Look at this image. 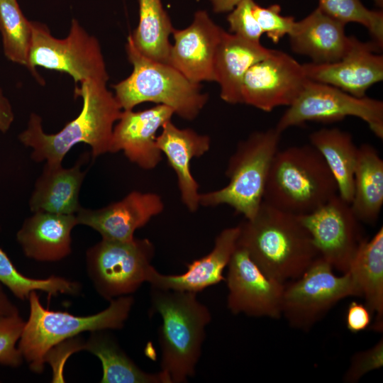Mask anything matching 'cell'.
I'll return each instance as SVG.
<instances>
[{
  "instance_id": "obj_1",
  "label": "cell",
  "mask_w": 383,
  "mask_h": 383,
  "mask_svg": "<svg viewBox=\"0 0 383 383\" xmlns=\"http://www.w3.org/2000/svg\"><path fill=\"white\" fill-rule=\"evenodd\" d=\"M107 82L89 79L76 84L74 97H81L83 105L79 114L57 133L48 134L42 127L41 118L30 114L27 128L19 134V140L33 149L31 158L46 161L51 165L62 162L75 145L84 143L96 158L110 152L113 129L123 109L106 87Z\"/></svg>"
},
{
  "instance_id": "obj_2",
  "label": "cell",
  "mask_w": 383,
  "mask_h": 383,
  "mask_svg": "<svg viewBox=\"0 0 383 383\" xmlns=\"http://www.w3.org/2000/svg\"><path fill=\"white\" fill-rule=\"evenodd\" d=\"M237 246L267 276L281 282L300 277L319 256L297 216L262 201L255 216L238 224Z\"/></svg>"
},
{
  "instance_id": "obj_3",
  "label": "cell",
  "mask_w": 383,
  "mask_h": 383,
  "mask_svg": "<svg viewBox=\"0 0 383 383\" xmlns=\"http://www.w3.org/2000/svg\"><path fill=\"white\" fill-rule=\"evenodd\" d=\"M150 298L151 312L162 318L160 372L167 383L187 382L195 374L211 313L196 293L151 287Z\"/></svg>"
},
{
  "instance_id": "obj_4",
  "label": "cell",
  "mask_w": 383,
  "mask_h": 383,
  "mask_svg": "<svg viewBox=\"0 0 383 383\" xmlns=\"http://www.w3.org/2000/svg\"><path fill=\"white\" fill-rule=\"evenodd\" d=\"M337 194L336 181L325 160L308 144L278 150L270 166L263 201L301 216L313 211Z\"/></svg>"
},
{
  "instance_id": "obj_5",
  "label": "cell",
  "mask_w": 383,
  "mask_h": 383,
  "mask_svg": "<svg viewBox=\"0 0 383 383\" xmlns=\"http://www.w3.org/2000/svg\"><path fill=\"white\" fill-rule=\"evenodd\" d=\"M126 49L133 71L113 85L114 96L123 110L153 102L171 108L185 120L192 121L199 116L209 99L208 94L201 91L200 84L191 82L170 65L143 55L130 35Z\"/></svg>"
},
{
  "instance_id": "obj_6",
  "label": "cell",
  "mask_w": 383,
  "mask_h": 383,
  "mask_svg": "<svg viewBox=\"0 0 383 383\" xmlns=\"http://www.w3.org/2000/svg\"><path fill=\"white\" fill-rule=\"evenodd\" d=\"M28 300L30 314L18 348L30 370L37 373L43 372L54 347L65 340L84 331L122 328L134 301L131 296H121L111 299L109 307L99 313L77 316L45 309L35 291Z\"/></svg>"
},
{
  "instance_id": "obj_7",
  "label": "cell",
  "mask_w": 383,
  "mask_h": 383,
  "mask_svg": "<svg viewBox=\"0 0 383 383\" xmlns=\"http://www.w3.org/2000/svg\"><path fill=\"white\" fill-rule=\"evenodd\" d=\"M282 133L275 127L255 131L240 140L230 157L223 187L200 194V206L228 205L245 219L253 218L263 201L272 160L278 151Z\"/></svg>"
},
{
  "instance_id": "obj_8",
  "label": "cell",
  "mask_w": 383,
  "mask_h": 383,
  "mask_svg": "<svg viewBox=\"0 0 383 383\" xmlns=\"http://www.w3.org/2000/svg\"><path fill=\"white\" fill-rule=\"evenodd\" d=\"M32 22V43L28 70L40 83L44 81L35 67L65 72L78 84L86 80L107 82L109 74L98 40L89 35L76 19H72L68 35L52 36L48 26Z\"/></svg>"
},
{
  "instance_id": "obj_9",
  "label": "cell",
  "mask_w": 383,
  "mask_h": 383,
  "mask_svg": "<svg viewBox=\"0 0 383 383\" xmlns=\"http://www.w3.org/2000/svg\"><path fill=\"white\" fill-rule=\"evenodd\" d=\"M318 256L298 278L284 283L282 316L295 328L308 331L338 302L358 296L348 272L335 275Z\"/></svg>"
},
{
  "instance_id": "obj_10",
  "label": "cell",
  "mask_w": 383,
  "mask_h": 383,
  "mask_svg": "<svg viewBox=\"0 0 383 383\" xmlns=\"http://www.w3.org/2000/svg\"><path fill=\"white\" fill-rule=\"evenodd\" d=\"M348 116L362 119L377 137L383 138L382 101L367 96L356 97L333 86L309 79L275 128L282 133L307 121L329 123Z\"/></svg>"
},
{
  "instance_id": "obj_11",
  "label": "cell",
  "mask_w": 383,
  "mask_h": 383,
  "mask_svg": "<svg viewBox=\"0 0 383 383\" xmlns=\"http://www.w3.org/2000/svg\"><path fill=\"white\" fill-rule=\"evenodd\" d=\"M154 255V245L148 238H102L87 250L88 274L98 293L111 301L135 292L146 282Z\"/></svg>"
},
{
  "instance_id": "obj_12",
  "label": "cell",
  "mask_w": 383,
  "mask_h": 383,
  "mask_svg": "<svg viewBox=\"0 0 383 383\" xmlns=\"http://www.w3.org/2000/svg\"><path fill=\"white\" fill-rule=\"evenodd\" d=\"M322 258L345 273L365 239L350 204L338 194L313 211L297 216Z\"/></svg>"
},
{
  "instance_id": "obj_13",
  "label": "cell",
  "mask_w": 383,
  "mask_h": 383,
  "mask_svg": "<svg viewBox=\"0 0 383 383\" xmlns=\"http://www.w3.org/2000/svg\"><path fill=\"white\" fill-rule=\"evenodd\" d=\"M307 79L303 65L276 50L252 65L241 86L240 104L265 112L290 106L303 91Z\"/></svg>"
},
{
  "instance_id": "obj_14",
  "label": "cell",
  "mask_w": 383,
  "mask_h": 383,
  "mask_svg": "<svg viewBox=\"0 0 383 383\" xmlns=\"http://www.w3.org/2000/svg\"><path fill=\"white\" fill-rule=\"evenodd\" d=\"M227 306L233 314L279 318L284 283L265 274L247 251L237 246L228 264Z\"/></svg>"
},
{
  "instance_id": "obj_15",
  "label": "cell",
  "mask_w": 383,
  "mask_h": 383,
  "mask_svg": "<svg viewBox=\"0 0 383 383\" xmlns=\"http://www.w3.org/2000/svg\"><path fill=\"white\" fill-rule=\"evenodd\" d=\"M223 30L206 11H196L188 27L173 29L168 64L192 82H215V59Z\"/></svg>"
},
{
  "instance_id": "obj_16",
  "label": "cell",
  "mask_w": 383,
  "mask_h": 383,
  "mask_svg": "<svg viewBox=\"0 0 383 383\" xmlns=\"http://www.w3.org/2000/svg\"><path fill=\"white\" fill-rule=\"evenodd\" d=\"M382 48L374 41L356 38L350 50L338 61L303 64L308 79L337 87L354 96L364 97L367 91L383 79Z\"/></svg>"
},
{
  "instance_id": "obj_17",
  "label": "cell",
  "mask_w": 383,
  "mask_h": 383,
  "mask_svg": "<svg viewBox=\"0 0 383 383\" xmlns=\"http://www.w3.org/2000/svg\"><path fill=\"white\" fill-rule=\"evenodd\" d=\"M165 209L162 197L153 192L132 191L121 200L99 209L81 206L76 213L77 223L91 227L103 239L130 241L134 233L145 226Z\"/></svg>"
},
{
  "instance_id": "obj_18",
  "label": "cell",
  "mask_w": 383,
  "mask_h": 383,
  "mask_svg": "<svg viewBox=\"0 0 383 383\" xmlns=\"http://www.w3.org/2000/svg\"><path fill=\"white\" fill-rule=\"evenodd\" d=\"M174 114L162 104L138 111L123 110L113 129L110 152L122 151L140 168L155 169L162 155L157 145V132Z\"/></svg>"
},
{
  "instance_id": "obj_19",
  "label": "cell",
  "mask_w": 383,
  "mask_h": 383,
  "mask_svg": "<svg viewBox=\"0 0 383 383\" xmlns=\"http://www.w3.org/2000/svg\"><path fill=\"white\" fill-rule=\"evenodd\" d=\"M239 232L238 225L221 231L211 252L187 265V270L181 274H162L151 265L146 282L155 289L196 294L218 284L225 280L223 272L236 248Z\"/></svg>"
},
{
  "instance_id": "obj_20",
  "label": "cell",
  "mask_w": 383,
  "mask_h": 383,
  "mask_svg": "<svg viewBox=\"0 0 383 383\" xmlns=\"http://www.w3.org/2000/svg\"><path fill=\"white\" fill-rule=\"evenodd\" d=\"M157 145L177 175L182 204L189 211L196 212L200 206L201 193L199 184L191 172V162L209 152L210 137L192 128H179L170 120L157 136Z\"/></svg>"
},
{
  "instance_id": "obj_21",
  "label": "cell",
  "mask_w": 383,
  "mask_h": 383,
  "mask_svg": "<svg viewBox=\"0 0 383 383\" xmlns=\"http://www.w3.org/2000/svg\"><path fill=\"white\" fill-rule=\"evenodd\" d=\"M345 25L326 14L318 7L299 21L288 35L293 52L309 57L313 63L340 60L356 38L348 36Z\"/></svg>"
},
{
  "instance_id": "obj_22",
  "label": "cell",
  "mask_w": 383,
  "mask_h": 383,
  "mask_svg": "<svg viewBox=\"0 0 383 383\" xmlns=\"http://www.w3.org/2000/svg\"><path fill=\"white\" fill-rule=\"evenodd\" d=\"M76 225L75 214L38 211L25 220L16 238L27 257L58 261L71 252V233Z\"/></svg>"
},
{
  "instance_id": "obj_23",
  "label": "cell",
  "mask_w": 383,
  "mask_h": 383,
  "mask_svg": "<svg viewBox=\"0 0 383 383\" xmlns=\"http://www.w3.org/2000/svg\"><path fill=\"white\" fill-rule=\"evenodd\" d=\"M87 158L83 154L70 168L45 163L29 201L30 211L76 214L81 208L79 194L87 172L81 167Z\"/></svg>"
},
{
  "instance_id": "obj_24",
  "label": "cell",
  "mask_w": 383,
  "mask_h": 383,
  "mask_svg": "<svg viewBox=\"0 0 383 383\" xmlns=\"http://www.w3.org/2000/svg\"><path fill=\"white\" fill-rule=\"evenodd\" d=\"M271 51L260 43H253L223 30L214 64L215 82L219 84L222 100L231 104H240L245 73Z\"/></svg>"
},
{
  "instance_id": "obj_25",
  "label": "cell",
  "mask_w": 383,
  "mask_h": 383,
  "mask_svg": "<svg viewBox=\"0 0 383 383\" xmlns=\"http://www.w3.org/2000/svg\"><path fill=\"white\" fill-rule=\"evenodd\" d=\"M357 292L375 321L372 329H383V228L370 239L365 238L352 259L348 271Z\"/></svg>"
},
{
  "instance_id": "obj_26",
  "label": "cell",
  "mask_w": 383,
  "mask_h": 383,
  "mask_svg": "<svg viewBox=\"0 0 383 383\" xmlns=\"http://www.w3.org/2000/svg\"><path fill=\"white\" fill-rule=\"evenodd\" d=\"M350 206L360 222L374 224L383 205V160L370 144L358 147Z\"/></svg>"
},
{
  "instance_id": "obj_27",
  "label": "cell",
  "mask_w": 383,
  "mask_h": 383,
  "mask_svg": "<svg viewBox=\"0 0 383 383\" xmlns=\"http://www.w3.org/2000/svg\"><path fill=\"white\" fill-rule=\"evenodd\" d=\"M309 140L321 155L335 178L338 195L350 204L358 150L353 135L338 128H323L311 133Z\"/></svg>"
},
{
  "instance_id": "obj_28",
  "label": "cell",
  "mask_w": 383,
  "mask_h": 383,
  "mask_svg": "<svg viewBox=\"0 0 383 383\" xmlns=\"http://www.w3.org/2000/svg\"><path fill=\"white\" fill-rule=\"evenodd\" d=\"M82 349L100 360L103 368L102 383H167L160 371L148 373L138 367L112 336L104 331L92 332L88 341L82 344Z\"/></svg>"
},
{
  "instance_id": "obj_29",
  "label": "cell",
  "mask_w": 383,
  "mask_h": 383,
  "mask_svg": "<svg viewBox=\"0 0 383 383\" xmlns=\"http://www.w3.org/2000/svg\"><path fill=\"white\" fill-rule=\"evenodd\" d=\"M139 21L130 35L133 45L143 55L168 64L174 28L161 0H138Z\"/></svg>"
},
{
  "instance_id": "obj_30",
  "label": "cell",
  "mask_w": 383,
  "mask_h": 383,
  "mask_svg": "<svg viewBox=\"0 0 383 383\" xmlns=\"http://www.w3.org/2000/svg\"><path fill=\"white\" fill-rule=\"evenodd\" d=\"M0 32L7 59L28 69L32 22L24 16L17 0H0Z\"/></svg>"
},
{
  "instance_id": "obj_31",
  "label": "cell",
  "mask_w": 383,
  "mask_h": 383,
  "mask_svg": "<svg viewBox=\"0 0 383 383\" xmlns=\"http://www.w3.org/2000/svg\"><path fill=\"white\" fill-rule=\"evenodd\" d=\"M0 282L21 300L28 299L33 291H41L49 295L77 294L80 290L78 283L60 277L33 279L17 270L8 255L0 248Z\"/></svg>"
},
{
  "instance_id": "obj_32",
  "label": "cell",
  "mask_w": 383,
  "mask_h": 383,
  "mask_svg": "<svg viewBox=\"0 0 383 383\" xmlns=\"http://www.w3.org/2000/svg\"><path fill=\"white\" fill-rule=\"evenodd\" d=\"M322 11L346 25L357 23L365 26L373 41L383 46V13L367 9L360 0H318Z\"/></svg>"
},
{
  "instance_id": "obj_33",
  "label": "cell",
  "mask_w": 383,
  "mask_h": 383,
  "mask_svg": "<svg viewBox=\"0 0 383 383\" xmlns=\"http://www.w3.org/2000/svg\"><path fill=\"white\" fill-rule=\"evenodd\" d=\"M26 322L18 313L0 315V364L18 367L22 363L23 355L16 348Z\"/></svg>"
},
{
  "instance_id": "obj_34",
  "label": "cell",
  "mask_w": 383,
  "mask_h": 383,
  "mask_svg": "<svg viewBox=\"0 0 383 383\" xmlns=\"http://www.w3.org/2000/svg\"><path fill=\"white\" fill-rule=\"evenodd\" d=\"M253 13L262 33L275 44L291 33L296 23L294 17L281 14L279 4L263 7L255 3Z\"/></svg>"
},
{
  "instance_id": "obj_35",
  "label": "cell",
  "mask_w": 383,
  "mask_h": 383,
  "mask_svg": "<svg viewBox=\"0 0 383 383\" xmlns=\"http://www.w3.org/2000/svg\"><path fill=\"white\" fill-rule=\"evenodd\" d=\"M254 0H243L227 16L229 30L245 40L260 43L263 33L253 13Z\"/></svg>"
},
{
  "instance_id": "obj_36",
  "label": "cell",
  "mask_w": 383,
  "mask_h": 383,
  "mask_svg": "<svg viewBox=\"0 0 383 383\" xmlns=\"http://www.w3.org/2000/svg\"><path fill=\"white\" fill-rule=\"evenodd\" d=\"M383 365V340L381 339L371 348L355 353L344 375L345 382H356L367 372Z\"/></svg>"
},
{
  "instance_id": "obj_37",
  "label": "cell",
  "mask_w": 383,
  "mask_h": 383,
  "mask_svg": "<svg viewBox=\"0 0 383 383\" xmlns=\"http://www.w3.org/2000/svg\"><path fill=\"white\" fill-rule=\"evenodd\" d=\"M372 313L365 306L356 301L351 302L347 309L345 322L348 329L357 333L369 328L372 321Z\"/></svg>"
},
{
  "instance_id": "obj_38",
  "label": "cell",
  "mask_w": 383,
  "mask_h": 383,
  "mask_svg": "<svg viewBox=\"0 0 383 383\" xmlns=\"http://www.w3.org/2000/svg\"><path fill=\"white\" fill-rule=\"evenodd\" d=\"M14 120V114L9 100L0 87V131H8Z\"/></svg>"
},
{
  "instance_id": "obj_39",
  "label": "cell",
  "mask_w": 383,
  "mask_h": 383,
  "mask_svg": "<svg viewBox=\"0 0 383 383\" xmlns=\"http://www.w3.org/2000/svg\"><path fill=\"white\" fill-rule=\"evenodd\" d=\"M243 0H210L213 11L216 13H224L232 11Z\"/></svg>"
},
{
  "instance_id": "obj_40",
  "label": "cell",
  "mask_w": 383,
  "mask_h": 383,
  "mask_svg": "<svg viewBox=\"0 0 383 383\" xmlns=\"http://www.w3.org/2000/svg\"><path fill=\"white\" fill-rule=\"evenodd\" d=\"M17 308L10 301L3 290L0 282V315H11L18 313Z\"/></svg>"
},
{
  "instance_id": "obj_41",
  "label": "cell",
  "mask_w": 383,
  "mask_h": 383,
  "mask_svg": "<svg viewBox=\"0 0 383 383\" xmlns=\"http://www.w3.org/2000/svg\"><path fill=\"white\" fill-rule=\"evenodd\" d=\"M376 5L379 7H382L383 5V0H374Z\"/></svg>"
}]
</instances>
